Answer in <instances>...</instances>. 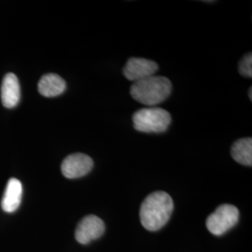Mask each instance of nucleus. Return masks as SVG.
I'll list each match as a JSON object with an SVG mask.
<instances>
[{"label": "nucleus", "mask_w": 252, "mask_h": 252, "mask_svg": "<svg viewBox=\"0 0 252 252\" xmlns=\"http://www.w3.org/2000/svg\"><path fill=\"white\" fill-rule=\"evenodd\" d=\"M173 210L171 196L165 191H154L145 198L140 207L141 224L149 231H157L167 223Z\"/></svg>", "instance_id": "obj_1"}, {"label": "nucleus", "mask_w": 252, "mask_h": 252, "mask_svg": "<svg viewBox=\"0 0 252 252\" xmlns=\"http://www.w3.org/2000/svg\"><path fill=\"white\" fill-rule=\"evenodd\" d=\"M172 92V83L162 76H152L135 81L131 88L132 97L148 107H155L166 99Z\"/></svg>", "instance_id": "obj_2"}, {"label": "nucleus", "mask_w": 252, "mask_h": 252, "mask_svg": "<svg viewBox=\"0 0 252 252\" xmlns=\"http://www.w3.org/2000/svg\"><path fill=\"white\" fill-rule=\"evenodd\" d=\"M170 113L157 107L141 108L133 115V124L136 131L142 133H162L171 124Z\"/></svg>", "instance_id": "obj_3"}, {"label": "nucleus", "mask_w": 252, "mask_h": 252, "mask_svg": "<svg viewBox=\"0 0 252 252\" xmlns=\"http://www.w3.org/2000/svg\"><path fill=\"white\" fill-rule=\"evenodd\" d=\"M239 220V210L233 205L224 204L207 218V229L211 234L221 235L233 228Z\"/></svg>", "instance_id": "obj_4"}, {"label": "nucleus", "mask_w": 252, "mask_h": 252, "mask_svg": "<svg viewBox=\"0 0 252 252\" xmlns=\"http://www.w3.org/2000/svg\"><path fill=\"white\" fill-rule=\"evenodd\" d=\"M94 166V161L90 156L84 153H73L64 158L61 171L66 179H79L87 175Z\"/></svg>", "instance_id": "obj_5"}, {"label": "nucleus", "mask_w": 252, "mask_h": 252, "mask_svg": "<svg viewBox=\"0 0 252 252\" xmlns=\"http://www.w3.org/2000/svg\"><path fill=\"white\" fill-rule=\"evenodd\" d=\"M158 68V64L154 61L132 57L127 61L124 67V75L128 81L135 82L154 76Z\"/></svg>", "instance_id": "obj_6"}, {"label": "nucleus", "mask_w": 252, "mask_h": 252, "mask_svg": "<svg viewBox=\"0 0 252 252\" xmlns=\"http://www.w3.org/2000/svg\"><path fill=\"white\" fill-rule=\"evenodd\" d=\"M105 232V224L103 220L94 215L83 218L77 226L75 237L79 243L86 245L91 241L99 238Z\"/></svg>", "instance_id": "obj_7"}, {"label": "nucleus", "mask_w": 252, "mask_h": 252, "mask_svg": "<svg viewBox=\"0 0 252 252\" xmlns=\"http://www.w3.org/2000/svg\"><path fill=\"white\" fill-rule=\"evenodd\" d=\"M21 98V89L17 77L13 73H8L2 82L1 100L5 108H12L18 105Z\"/></svg>", "instance_id": "obj_8"}, {"label": "nucleus", "mask_w": 252, "mask_h": 252, "mask_svg": "<svg viewBox=\"0 0 252 252\" xmlns=\"http://www.w3.org/2000/svg\"><path fill=\"white\" fill-rule=\"evenodd\" d=\"M23 195V186L17 179H10L7 184L1 202L2 209L7 213H12L18 209Z\"/></svg>", "instance_id": "obj_9"}, {"label": "nucleus", "mask_w": 252, "mask_h": 252, "mask_svg": "<svg viewBox=\"0 0 252 252\" xmlns=\"http://www.w3.org/2000/svg\"><path fill=\"white\" fill-rule=\"evenodd\" d=\"M37 89L39 94L45 97H55L65 91L66 83L59 75L50 73L40 79Z\"/></svg>", "instance_id": "obj_10"}, {"label": "nucleus", "mask_w": 252, "mask_h": 252, "mask_svg": "<svg viewBox=\"0 0 252 252\" xmlns=\"http://www.w3.org/2000/svg\"><path fill=\"white\" fill-rule=\"evenodd\" d=\"M231 155L235 162H239L246 166H252V137H245L236 140L232 146Z\"/></svg>", "instance_id": "obj_11"}, {"label": "nucleus", "mask_w": 252, "mask_h": 252, "mask_svg": "<svg viewBox=\"0 0 252 252\" xmlns=\"http://www.w3.org/2000/svg\"><path fill=\"white\" fill-rule=\"evenodd\" d=\"M239 73L247 78L252 77V54H247L243 59L239 62L238 65Z\"/></svg>", "instance_id": "obj_12"}, {"label": "nucleus", "mask_w": 252, "mask_h": 252, "mask_svg": "<svg viewBox=\"0 0 252 252\" xmlns=\"http://www.w3.org/2000/svg\"><path fill=\"white\" fill-rule=\"evenodd\" d=\"M249 95H250V98H251V100H252V88L251 87L250 88V93H249Z\"/></svg>", "instance_id": "obj_13"}]
</instances>
